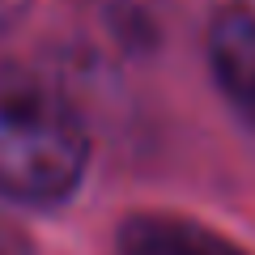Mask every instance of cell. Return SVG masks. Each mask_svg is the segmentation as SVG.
I'll use <instances>...</instances> for the list:
<instances>
[{"label": "cell", "instance_id": "obj_1", "mask_svg": "<svg viewBox=\"0 0 255 255\" xmlns=\"http://www.w3.org/2000/svg\"><path fill=\"white\" fill-rule=\"evenodd\" d=\"M90 136L81 115L43 73L0 55V191L51 204L81 183Z\"/></svg>", "mask_w": 255, "mask_h": 255}, {"label": "cell", "instance_id": "obj_2", "mask_svg": "<svg viewBox=\"0 0 255 255\" xmlns=\"http://www.w3.org/2000/svg\"><path fill=\"white\" fill-rule=\"evenodd\" d=\"M209 68L230 107L255 124V13L247 4H226L209 21Z\"/></svg>", "mask_w": 255, "mask_h": 255}, {"label": "cell", "instance_id": "obj_3", "mask_svg": "<svg viewBox=\"0 0 255 255\" xmlns=\"http://www.w3.org/2000/svg\"><path fill=\"white\" fill-rule=\"evenodd\" d=\"M124 255H247L238 243L221 238L200 221L174 217V213H136L119 230Z\"/></svg>", "mask_w": 255, "mask_h": 255}, {"label": "cell", "instance_id": "obj_4", "mask_svg": "<svg viewBox=\"0 0 255 255\" xmlns=\"http://www.w3.org/2000/svg\"><path fill=\"white\" fill-rule=\"evenodd\" d=\"M85 4H94L102 17H111L128 38H140V34L153 30V4L157 0H85Z\"/></svg>", "mask_w": 255, "mask_h": 255}, {"label": "cell", "instance_id": "obj_5", "mask_svg": "<svg viewBox=\"0 0 255 255\" xmlns=\"http://www.w3.org/2000/svg\"><path fill=\"white\" fill-rule=\"evenodd\" d=\"M26 9H30V0H0V34L17 26Z\"/></svg>", "mask_w": 255, "mask_h": 255}]
</instances>
